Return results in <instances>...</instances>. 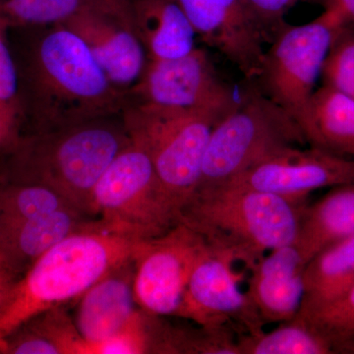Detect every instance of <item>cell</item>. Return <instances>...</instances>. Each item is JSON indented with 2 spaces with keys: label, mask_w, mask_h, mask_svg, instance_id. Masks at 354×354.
I'll return each mask as SVG.
<instances>
[{
  "label": "cell",
  "mask_w": 354,
  "mask_h": 354,
  "mask_svg": "<svg viewBox=\"0 0 354 354\" xmlns=\"http://www.w3.org/2000/svg\"><path fill=\"white\" fill-rule=\"evenodd\" d=\"M134 259L118 266L81 295L74 323L87 342L97 344L120 332L139 308L134 295Z\"/></svg>",
  "instance_id": "cell-16"
},
{
  "label": "cell",
  "mask_w": 354,
  "mask_h": 354,
  "mask_svg": "<svg viewBox=\"0 0 354 354\" xmlns=\"http://www.w3.org/2000/svg\"><path fill=\"white\" fill-rule=\"evenodd\" d=\"M324 85L354 99V29L342 27L333 41L322 70Z\"/></svg>",
  "instance_id": "cell-27"
},
{
  "label": "cell",
  "mask_w": 354,
  "mask_h": 354,
  "mask_svg": "<svg viewBox=\"0 0 354 354\" xmlns=\"http://www.w3.org/2000/svg\"><path fill=\"white\" fill-rule=\"evenodd\" d=\"M354 286V235L317 253L304 270V295L298 315L335 304Z\"/></svg>",
  "instance_id": "cell-20"
},
{
  "label": "cell",
  "mask_w": 354,
  "mask_h": 354,
  "mask_svg": "<svg viewBox=\"0 0 354 354\" xmlns=\"http://www.w3.org/2000/svg\"><path fill=\"white\" fill-rule=\"evenodd\" d=\"M0 354H88V346L62 305L21 324L0 342Z\"/></svg>",
  "instance_id": "cell-19"
},
{
  "label": "cell",
  "mask_w": 354,
  "mask_h": 354,
  "mask_svg": "<svg viewBox=\"0 0 354 354\" xmlns=\"http://www.w3.org/2000/svg\"><path fill=\"white\" fill-rule=\"evenodd\" d=\"M309 146L354 160V99L323 85L312 102Z\"/></svg>",
  "instance_id": "cell-22"
},
{
  "label": "cell",
  "mask_w": 354,
  "mask_h": 354,
  "mask_svg": "<svg viewBox=\"0 0 354 354\" xmlns=\"http://www.w3.org/2000/svg\"><path fill=\"white\" fill-rule=\"evenodd\" d=\"M351 183L354 160L317 147L293 146L266 158L225 184L305 203L313 191Z\"/></svg>",
  "instance_id": "cell-12"
},
{
  "label": "cell",
  "mask_w": 354,
  "mask_h": 354,
  "mask_svg": "<svg viewBox=\"0 0 354 354\" xmlns=\"http://www.w3.org/2000/svg\"><path fill=\"white\" fill-rule=\"evenodd\" d=\"M102 3L101 0H0V18L9 29L46 27L65 24Z\"/></svg>",
  "instance_id": "cell-25"
},
{
  "label": "cell",
  "mask_w": 354,
  "mask_h": 354,
  "mask_svg": "<svg viewBox=\"0 0 354 354\" xmlns=\"http://www.w3.org/2000/svg\"><path fill=\"white\" fill-rule=\"evenodd\" d=\"M130 142L122 114L22 134L0 152V178L46 186L93 216L91 196L95 184Z\"/></svg>",
  "instance_id": "cell-2"
},
{
  "label": "cell",
  "mask_w": 354,
  "mask_h": 354,
  "mask_svg": "<svg viewBox=\"0 0 354 354\" xmlns=\"http://www.w3.org/2000/svg\"><path fill=\"white\" fill-rule=\"evenodd\" d=\"M128 19L149 59H171L196 48V32L178 0H128Z\"/></svg>",
  "instance_id": "cell-18"
},
{
  "label": "cell",
  "mask_w": 354,
  "mask_h": 354,
  "mask_svg": "<svg viewBox=\"0 0 354 354\" xmlns=\"http://www.w3.org/2000/svg\"><path fill=\"white\" fill-rule=\"evenodd\" d=\"M307 263L293 243L270 251L248 270L246 293L266 325L288 322L298 315Z\"/></svg>",
  "instance_id": "cell-15"
},
{
  "label": "cell",
  "mask_w": 354,
  "mask_h": 354,
  "mask_svg": "<svg viewBox=\"0 0 354 354\" xmlns=\"http://www.w3.org/2000/svg\"><path fill=\"white\" fill-rule=\"evenodd\" d=\"M97 218L76 208L58 209L31 220L0 227V256L22 277L48 249L90 227Z\"/></svg>",
  "instance_id": "cell-17"
},
{
  "label": "cell",
  "mask_w": 354,
  "mask_h": 354,
  "mask_svg": "<svg viewBox=\"0 0 354 354\" xmlns=\"http://www.w3.org/2000/svg\"><path fill=\"white\" fill-rule=\"evenodd\" d=\"M66 208L78 209L50 188L0 178V227Z\"/></svg>",
  "instance_id": "cell-24"
},
{
  "label": "cell",
  "mask_w": 354,
  "mask_h": 354,
  "mask_svg": "<svg viewBox=\"0 0 354 354\" xmlns=\"http://www.w3.org/2000/svg\"><path fill=\"white\" fill-rule=\"evenodd\" d=\"M21 135L123 114L129 95L109 81L82 39L64 24L12 29Z\"/></svg>",
  "instance_id": "cell-1"
},
{
  "label": "cell",
  "mask_w": 354,
  "mask_h": 354,
  "mask_svg": "<svg viewBox=\"0 0 354 354\" xmlns=\"http://www.w3.org/2000/svg\"><path fill=\"white\" fill-rule=\"evenodd\" d=\"M205 245L201 235L181 221L165 234L142 242L134 257V295L140 308L176 317Z\"/></svg>",
  "instance_id": "cell-11"
},
{
  "label": "cell",
  "mask_w": 354,
  "mask_h": 354,
  "mask_svg": "<svg viewBox=\"0 0 354 354\" xmlns=\"http://www.w3.org/2000/svg\"><path fill=\"white\" fill-rule=\"evenodd\" d=\"M306 207L307 202L223 184L195 191L180 221L249 270L270 251L297 242Z\"/></svg>",
  "instance_id": "cell-3"
},
{
  "label": "cell",
  "mask_w": 354,
  "mask_h": 354,
  "mask_svg": "<svg viewBox=\"0 0 354 354\" xmlns=\"http://www.w3.org/2000/svg\"><path fill=\"white\" fill-rule=\"evenodd\" d=\"M269 39L270 43L288 23L286 14L301 0H246Z\"/></svg>",
  "instance_id": "cell-29"
},
{
  "label": "cell",
  "mask_w": 354,
  "mask_h": 354,
  "mask_svg": "<svg viewBox=\"0 0 354 354\" xmlns=\"http://www.w3.org/2000/svg\"><path fill=\"white\" fill-rule=\"evenodd\" d=\"M198 38L256 81L269 39L246 0H178Z\"/></svg>",
  "instance_id": "cell-13"
},
{
  "label": "cell",
  "mask_w": 354,
  "mask_h": 354,
  "mask_svg": "<svg viewBox=\"0 0 354 354\" xmlns=\"http://www.w3.org/2000/svg\"><path fill=\"white\" fill-rule=\"evenodd\" d=\"M304 144L297 122L253 81L212 130L197 189L223 185L266 158Z\"/></svg>",
  "instance_id": "cell-5"
},
{
  "label": "cell",
  "mask_w": 354,
  "mask_h": 354,
  "mask_svg": "<svg viewBox=\"0 0 354 354\" xmlns=\"http://www.w3.org/2000/svg\"><path fill=\"white\" fill-rule=\"evenodd\" d=\"M342 27L337 14L324 10L302 25L286 24L266 48L256 85L297 122L306 143L311 135L315 86L333 41Z\"/></svg>",
  "instance_id": "cell-8"
},
{
  "label": "cell",
  "mask_w": 354,
  "mask_h": 354,
  "mask_svg": "<svg viewBox=\"0 0 354 354\" xmlns=\"http://www.w3.org/2000/svg\"><path fill=\"white\" fill-rule=\"evenodd\" d=\"M91 214L109 232L141 241L180 221V209L158 181L152 160L132 140L95 184Z\"/></svg>",
  "instance_id": "cell-7"
},
{
  "label": "cell",
  "mask_w": 354,
  "mask_h": 354,
  "mask_svg": "<svg viewBox=\"0 0 354 354\" xmlns=\"http://www.w3.org/2000/svg\"><path fill=\"white\" fill-rule=\"evenodd\" d=\"M130 106L179 111H228L236 102L204 48L183 57L149 59L138 84L130 91Z\"/></svg>",
  "instance_id": "cell-9"
},
{
  "label": "cell",
  "mask_w": 354,
  "mask_h": 354,
  "mask_svg": "<svg viewBox=\"0 0 354 354\" xmlns=\"http://www.w3.org/2000/svg\"><path fill=\"white\" fill-rule=\"evenodd\" d=\"M234 264L228 256L206 243L193 266L176 317L202 327H232L239 335L264 330V321L239 286L241 277Z\"/></svg>",
  "instance_id": "cell-10"
},
{
  "label": "cell",
  "mask_w": 354,
  "mask_h": 354,
  "mask_svg": "<svg viewBox=\"0 0 354 354\" xmlns=\"http://www.w3.org/2000/svg\"><path fill=\"white\" fill-rule=\"evenodd\" d=\"M354 235V183L307 205L295 242L307 262L325 247Z\"/></svg>",
  "instance_id": "cell-21"
},
{
  "label": "cell",
  "mask_w": 354,
  "mask_h": 354,
  "mask_svg": "<svg viewBox=\"0 0 354 354\" xmlns=\"http://www.w3.org/2000/svg\"><path fill=\"white\" fill-rule=\"evenodd\" d=\"M241 354H334L323 335L300 317L279 323L269 332L239 335Z\"/></svg>",
  "instance_id": "cell-23"
},
{
  "label": "cell",
  "mask_w": 354,
  "mask_h": 354,
  "mask_svg": "<svg viewBox=\"0 0 354 354\" xmlns=\"http://www.w3.org/2000/svg\"><path fill=\"white\" fill-rule=\"evenodd\" d=\"M101 1L106 3V6L111 7L114 10L127 14V4L128 0H101Z\"/></svg>",
  "instance_id": "cell-33"
},
{
  "label": "cell",
  "mask_w": 354,
  "mask_h": 354,
  "mask_svg": "<svg viewBox=\"0 0 354 354\" xmlns=\"http://www.w3.org/2000/svg\"><path fill=\"white\" fill-rule=\"evenodd\" d=\"M227 111L129 106L122 114L130 138L148 153L180 212L197 189L212 130Z\"/></svg>",
  "instance_id": "cell-6"
},
{
  "label": "cell",
  "mask_w": 354,
  "mask_h": 354,
  "mask_svg": "<svg viewBox=\"0 0 354 354\" xmlns=\"http://www.w3.org/2000/svg\"><path fill=\"white\" fill-rule=\"evenodd\" d=\"M297 316L323 335L335 353H354V286L335 304Z\"/></svg>",
  "instance_id": "cell-26"
},
{
  "label": "cell",
  "mask_w": 354,
  "mask_h": 354,
  "mask_svg": "<svg viewBox=\"0 0 354 354\" xmlns=\"http://www.w3.org/2000/svg\"><path fill=\"white\" fill-rule=\"evenodd\" d=\"M21 135L20 129L0 108V152L12 145Z\"/></svg>",
  "instance_id": "cell-32"
},
{
  "label": "cell",
  "mask_w": 354,
  "mask_h": 354,
  "mask_svg": "<svg viewBox=\"0 0 354 354\" xmlns=\"http://www.w3.org/2000/svg\"><path fill=\"white\" fill-rule=\"evenodd\" d=\"M0 108L21 132L17 65L9 39V27L2 18H0Z\"/></svg>",
  "instance_id": "cell-28"
},
{
  "label": "cell",
  "mask_w": 354,
  "mask_h": 354,
  "mask_svg": "<svg viewBox=\"0 0 354 354\" xmlns=\"http://www.w3.org/2000/svg\"><path fill=\"white\" fill-rule=\"evenodd\" d=\"M339 16L346 27L354 29V0H310Z\"/></svg>",
  "instance_id": "cell-30"
},
{
  "label": "cell",
  "mask_w": 354,
  "mask_h": 354,
  "mask_svg": "<svg viewBox=\"0 0 354 354\" xmlns=\"http://www.w3.org/2000/svg\"><path fill=\"white\" fill-rule=\"evenodd\" d=\"M64 25L82 39L109 81L129 95L149 58L127 14L102 3Z\"/></svg>",
  "instance_id": "cell-14"
},
{
  "label": "cell",
  "mask_w": 354,
  "mask_h": 354,
  "mask_svg": "<svg viewBox=\"0 0 354 354\" xmlns=\"http://www.w3.org/2000/svg\"><path fill=\"white\" fill-rule=\"evenodd\" d=\"M142 242L109 232L97 218L51 247L18 279L0 308V342L32 316L78 299L109 272L134 259Z\"/></svg>",
  "instance_id": "cell-4"
},
{
  "label": "cell",
  "mask_w": 354,
  "mask_h": 354,
  "mask_svg": "<svg viewBox=\"0 0 354 354\" xmlns=\"http://www.w3.org/2000/svg\"><path fill=\"white\" fill-rule=\"evenodd\" d=\"M20 278L19 274H16L0 256V308L6 304L11 290Z\"/></svg>",
  "instance_id": "cell-31"
}]
</instances>
